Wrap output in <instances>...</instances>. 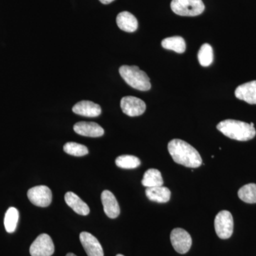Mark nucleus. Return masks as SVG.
Here are the masks:
<instances>
[{"instance_id":"obj_18","label":"nucleus","mask_w":256,"mask_h":256,"mask_svg":"<svg viewBox=\"0 0 256 256\" xmlns=\"http://www.w3.org/2000/svg\"><path fill=\"white\" fill-rule=\"evenodd\" d=\"M142 184L143 186L146 188H156V186H162L164 182L159 170L150 169L146 170L144 173Z\"/></svg>"},{"instance_id":"obj_15","label":"nucleus","mask_w":256,"mask_h":256,"mask_svg":"<svg viewBox=\"0 0 256 256\" xmlns=\"http://www.w3.org/2000/svg\"><path fill=\"white\" fill-rule=\"evenodd\" d=\"M65 202L69 207L79 215L87 216L90 213L88 206L74 192H69L66 194Z\"/></svg>"},{"instance_id":"obj_25","label":"nucleus","mask_w":256,"mask_h":256,"mask_svg":"<svg viewBox=\"0 0 256 256\" xmlns=\"http://www.w3.org/2000/svg\"><path fill=\"white\" fill-rule=\"evenodd\" d=\"M102 4H108L114 1V0H99Z\"/></svg>"},{"instance_id":"obj_7","label":"nucleus","mask_w":256,"mask_h":256,"mask_svg":"<svg viewBox=\"0 0 256 256\" xmlns=\"http://www.w3.org/2000/svg\"><path fill=\"white\" fill-rule=\"evenodd\" d=\"M170 240L174 250L178 254H186L191 248L192 237L184 229L174 228L170 234Z\"/></svg>"},{"instance_id":"obj_11","label":"nucleus","mask_w":256,"mask_h":256,"mask_svg":"<svg viewBox=\"0 0 256 256\" xmlns=\"http://www.w3.org/2000/svg\"><path fill=\"white\" fill-rule=\"evenodd\" d=\"M101 202L104 206V212L110 218H116L120 213L119 204L112 192L105 190L101 194Z\"/></svg>"},{"instance_id":"obj_5","label":"nucleus","mask_w":256,"mask_h":256,"mask_svg":"<svg viewBox=\"0 0 256 256\" xmlns=\"http://www.w3.org/2000/svg\"><path fill=\"white\" fill-rule=\"evenodd\" d=\"M234 218L228 210H222L216 216L214 226L216 233L222 239H228L234 232Z\"/></svg>"},{"instance_id":"obj_19","label":"nucleus","mask_w":256,"mask_h":256,"mask_svg":"<svg viewBox=\"0 0 256 256\" xmlns=\"http://www.w3.org/2000/svg\"><path fill=\"white\" fill-rule=\"evenodd\" d=\"M162 46L165 50H174L178 54H182L186 50V43L181 36H172L164 38L162 42Z\"/></svg>"},{"instance_id":"obj_26","label":"nucleus","mask_w":256,"mask_h":256,"mask_svg":"<svg viewBox=\"0 0 256 256\" xmlns=\"http://www.w3.org/2000/svg\"><path fill=\"white\" fill-rule=\"evenodd\" d=\"M66 256H76L75 254H72V252H69V254H67Z\"/></svg>"},{"instance_id":"obj_10","label":"nucleus","mask_w":256,"mask_h":256,"mask_svg":"<svg viewBox=\"0 0 256 256\" xmlns=\"http://www.w3.org/2000/svg\"><path fill=\"white\" fill-rule=\"evenodd\" d=\"M80 240L88 256H104L102 246L92 234L82 232L80 234Z\"/></svg>"},{"instance_id":"obj_6","label":"nucleus","mask_w":256,"mask_h":256,"mask_svg":"<svg viewBox=\"0 0 256 256\" xmlns=\"http://www.w3.org/2000/svg\"><path fill=\"white\" fill-rule=\"evenodd\" d=\"M32 256H52L54 252V244L46 234L38 236L30 246Z\"/></svg>"},{"instance_id":"obj_23","label":"nucleus","mask_w":256,"mask_h":256,"mask_svg":"<svg viewBox=\"0 0 256 256\" xmlns=\"http://www.w3.org/2000/svg\"><path fill=\"white\" fill-rule=\"evenodd\" d=\"M200 64L204 67L210 66L214 60L213 48L208 44L202 45L198 53Z\"/></svg>"},{"instance_id":"obj_21","label":"nucleus","mask_w":256,"mask_h":256,"mask_svg":"<svg viewBox=\"0 0 256 256\" xmlns=\"http://www.w3.org/2000/svg\"><path fill=\"white\" fill-rule=\"evenodd\" d=\"M239 198L242 202L248 204L256 203V184H248L244 185L239 190L238 192Z\"/></svg>"},{"instance_id":"obj_1","label":"nucleus","mask_w":256,"mask_h":256,"mask_svg":"<svg viewBox=\"0 0 256 256\" xmlns=\"http://www.w3.org/2000/svg\"><path fill=\"white\" fill-rule=\"evenodd\" d=\"M168 150L175 162L186 168H197L201 166L202 159L194 146L182 140L174 139L168 144Z\"/></svg>"},{"instance_id":"obj_12","label":"nucleus","mask_w":256,"mask_h":256,"mask_svg":"<svg viewBox=\"0 0 256 256\" xmlns=\"http://www.w3.org/2000/svg\"><path fill=\"white\" fill-rule=\"evenodd\" d=\"M74 130L77 134L85 137L99 138L104 134V128L92 122H79L74 124Z\"/></svg>"},{"instance_id":"obj_13","label":"nucleus","mask_w":256,"mask_h":256,"mask_svg":"<svg viewBox=\"0 0 256 256\" xmlns=\"http://www.w3.org/2000/svg\"><path fill=\"white\" fill-rule=\"evenodd\" d=\"M72 110L74 114L88 118L98 117L101 114L100 106L89 100H82L77 102Z\"/></svg>"},{"instance_id":"obj_16","label":"nucleus","mask_w":256,"mask_h":256,"mask_svg":"<svg viewBox=\"0 0 256 256\" xmlns=\"http://www.w3.org/2000/svg\"><path fill=\"white\" fill-rule=\"evenodd\" d=\"M116 22L118 28L122 31L132 33L138 30L137 18L128 12H122L120 13L116 18Z\"/></svg>"},{"instance_id":"obj_24","label":"nucleus","mask_w":256,"mask_h":256,"mask_svg":"<svg viewBox=\"0 0 256 256\" xmlns=\"http://www.w3.org/2000/svg\"><path fill=\"white\" fill-rule=\"evenodd\" d=\"M64 150L67 154L75 156H86L88 150L85 146L76 142H67L64 146Z\"/></svg>"},{"instance_id":"obj_22","label":"nucleus","mask_w":256,"mask_h":256,"mask_svg":"<svg viewBox=\"0 0 256 256\" xmlns=\"http://www.w3.org/2000/svg\"><path fill=\"white\" fill-rule=\"evenodd\" d=\"M116 164L122 169L131 170L138 168L141 162L137 156L124 154L116 158Z\"/></svg>"},{"instance_id":"obj_27","label":"nucleus","mask_w":256,"mask_h":256,"mask_svg":"<svg viewBox=\"0 0 256 256\" xmlns=\"http://www.w3.org/2000/svg\"><path fill=\"white\" fill-rule=\"evenodd\" d=\"M116 256H124V255H121V254H118V255H117Z\"/></svg>"},{"instance_id":"obj_2","label":"nucleus","mask_w":256,"mask_h":256,"mask_svg":"<svg viewBox=\"0 0 256 256\" xmlns=\"http://www.w3.org/2000/svg\"><path fill=\"white\" fill-rule=\"evenodd\" d=\"M224 136L238 141H248L255 137L256 130L252 124L236 120H225L216 126Z\"/></svg>"},{"instance_id":"obj_9","label":"nucleus","mask_w":256,"mask_h":256,"mask_svg":"<svg viewBox=\"0 0 256 256\" xmlns=\"http://www.w3.org/2000/svg\"><path fill=\"white\" fill-rule=\"evenodd\" d=\"M120 107L122 112L130 117L141 116L146 110V104L144 101L134 96L122 98Z\"/></svg>"},{"instance_id":"obj_20","label":"nucleus","mask_w":256,"mask_h":256,"mask_svg":"<svg viewBox=\"0 0 256 256\" xmlns=\"http://www.w3.org/2000/svg\"><path fill=\"white\" fill-rule=\"evenodd\" d=\"M18 210L14 207H10L5 214L4 224L8 233H14L18 226Z\"/></svg>"},{"instance_id":"obj_14","label":"nucleus","mask_w":256,"mask_h":256,"mask_svg":"<svg viewBox=\"0 0 256 256\" xmlns=\"http://www.w3.org/2000/svg\"><path fill=\"white\" fill-rule=\"evenodd\" d=\"M235 96L239 100L249 104H256V80L239 86L235 90Z\"/></svg>"},{"instance_id":"obj_8","label":"nucleus","mask_w":256,"mask_h":256,"mask_svg":"<svg viewBox=\"0 0 256 256\" xmlns=\"http://www.w3.org/2000/svg\"><path fill=\"white\" fill-rule=\"evenodd\" d=\"M28 196L30 201L36 206H48L52 201V191L48 186L44 185L30 188Z\"/></svg>"},{"instance_id":"obj_3","label":"nucleus","mask_w":256,"mask_h":256,"mask_svg":"<svg viewBox=\"0 0 256 256\" xmlns=\"http://www.w3.org/2000/svg\"><path fill=\"white\" fill-rule=\"evenodd\" d=\"M120 74L130 86L138 90L146 92L151 88L150 80L146 72L136 66H122Z\"/></svg>"},{"instance_id":"obj_4","label":"nucleus","mask_w":256,"mask_h":256,"mask_svg":"<svg viewBox=\"0 0 256 256\" xmlns=\"http://www.w3.org/2000/svg\"><path fill=\"white\" fill-rule=\"evenodd\" d=\"M171 9L180 16H195L203 13L205 6L202 0H172Z\"/></svg>"},{"instance_id":"obj_17","label":"nucleus","mask_w":256,"mask_h":256,"mask_svg":"<svg viewBox=\"0 0 256 256\" xmlns=\"http://www.w3.org/2000/svg\"><path fill=\"white\" fill-rule=\"evenodd\" d=\"M146 196L152 202L166 203L170 201L171 192L165 186H156L146 188Z\"/></svg>"}]
</instances>
